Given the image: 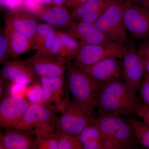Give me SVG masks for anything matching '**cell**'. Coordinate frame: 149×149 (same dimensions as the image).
<instances>
[{
    "label": "cell",
    "mask_w": 149,
    "mask_h": 149,
    "mask_svg": "<svg viewBox=\"0 0 149 149\" xmlns=\"http://www.w3.org/2000/svg\"><path fill=\"white\" fill-rule=\"evenodd\" d=\"M124 47L126 52L123 58L122 77L129 89L136 94L143 77V68L134 40L128 38Z\"/></svg>",
    "instance_id": "obj_7"
},
{
    "label": "cell",
    "mask_w": 149,
    "mask_h": 149,
    "mask_svg": "<svg viewBox=\"0 0 149 149\" xmlns=\"http://www.w3.org/2000/svg\"><path fill=\"white\" fill-rule=\"evenodd\" d=\"M27 100L31 104H44L42 90L40 81L34 83L27 92Z\"/></svg>",
    "instance_id": "obj_28"
},
{
    "label": "cell",
    "mask_w": 149,
    "mask_h": 149,
    "mask_svg": "<svg viewBox=\"0 0 149 149\" xmlns=\"http://www.w3.org/2000/svg\"><path fill=\"white\" fill-rule=\"evenodd\" d=\"M8 0H0V7L1 9L6 8Z\"/></svg>",
    "instance_id": "obj_37"
},
{
    "label": "cell",
    "mask_w": 149,
    "mask_h": 149,
    "mask_svg": "<svg viewBox=\"0 0 149 149\" xmlns=\"http://www.w3.org/2000/svg\"><path fill=\"white\" fill-rule=\"evenodd\" d=\"M79 41L80 45H100L116 47V45L97 27L94 23L72 21L69 26L63 29Z\"/></svg>",
    "instance_id": "obj_10"
},
{
    "label": "cell",
    "mask_w": 149,
    "mask_h": 149,
    "mask_svg": "<svg viewBox=\"0 0 149 149\" xmlns=\"http://www.w3.org/2000/svg\"><path fill=\"white\" fill-rule=\"evenodd\" d=\"M125 1L123 0H87L70 13L72 21L94 23L108 8Z\"/></svg>",
    "instance_id": "obj_15"
},
{
    "label": "cell",
    "mask_w": 149,
    "mask_h": 149,
    "mask_svg": "<svg viewBox=\"0 0 149 149\" xmlns=\"http://www.w3.org/2000/svg\"><path fill=\"white\" fill-rule=\"evenodd\" d=\"M141 100L125 82L117 80L108 83L101 92L96 108L99 115L114 113L128 115L138 114Z\"/></svg>",
    "instance_id": "obj_1"
},
{
    "label": "cell",
    "mask_w": 149,
    "mask_h": 149,
    "mask_svg": "<svg viewBox=\"0 0 149 149\" xmlns=\"http://www.w3.org/2000/svg\"><path fill=\"white\" fill-rule=\"evenodd\" d=\"M10 56V48L8 40L4 31L1 32L0 35V63L3 64Z\"/></svg>",
    "instance_id": "obj_29"
},
{
    "label": "cell",
    "mask_w": 149,
    "mask_h": 149,
    "mask_svg": "<svg viewBox=\"0 0 149 149\" xmlns=\"http://www.w3.org/2000/svg\"><path fill=\"white\" fill-rule=\"evenodd\" d=\"M31 103L22 96H5L0 102V126L12 128L21 119Z\"/></svg>",
    "instance_id": "obj_12"
},
{
    "label": "cell",
    "mask_w": 149,
    "mask_h": 149,
    "mask_svg": "<svg viewBox=\"0 0 149 149\" xmlns=\"http://www.w3.org/2000/svg\"><path fill=\"white\" fill-rule=\"evenodd\" d=\"M58 110L50 104H31L23 116L12 128L29 133L45 123L56 122Z\"/></svg>",
    "instance_id": "obj_6"
},
{
    "label": "cell",
    "mask_w": 149,
    "mask_h": 149,
    "mask_svg": "<svg viewBox=\"0 0 149 149\" xmlns=\"http://www.w3.org/2000/svg\"><path fill=\"white\" fill-rule=\"evenodd\" d=\"M34 15L45 23L61 30L66 29L72 22L71 13L65 6L45 5Z\"/></svg>",
    "instance_id": "obj_20"
},
{
    "label": "cell",
    "mask_w": 149,
    "mask_h": 149,
    "mask_svg": "<svg viewBox=\"0 0 149 149\" xmlns=\"http://www.w3.org/2000/svg\"><path fill=\"white\" fill-rule=\"evenodd\" d=\"M87 0H66L65 7L71 11L74 10L77 7L83 4Z\"/></svg>",
    "instance_id": "obj_33"
},
{
    "label": "cell",
    "mask_w": 149,
    "mask_h": 149,
    "mask_svg": "<svg viewBox=\"0 0 149 149\" xmlns=\"http://www.w3.org/2000/svg\"><path fill=\"white\" fill-rule=\"evenodd\" d=\"M120 59L108 58L90 66L79 68L97 82L107 84L123 78V61Z\"/></svg>",
    "instance_id": "obj_13"
},
{
    "label": "cell",
    "mask_w": 149,
    "mask_h": 149,
    "mask_svg": "<svg viewBox=\"0 0 149 149\" xmlns=\"http://www.w3.org/2000/svg\"><path fill=\"white\" fill-rule=\"evenodd\" d=\"M40 81L42 90L44 104H52L62 111L70 101L63 98L64 95L65 75L55 78L41 77Z\"/></svg>",
    "instance_id": "obj_17"
},
{
    "label": "cell",
    "mask_w": 149,
    "mask_h": 149,
    "mask_svg": "<svg viewBox=\"0 0 149 149\" xmlns=\"http://www.w3.org/2000/svg\"><path fill=\"white\" fill-rule=\"evenodd\" d=\"M9 81L7 80L1 79L0 80V100L4 96L6 88L8 85Z\"/></svg>",
    "instance_id": "obj_34"
},
{
    "label": "cell",
    "mask_w": 149,
    "mask_h": 149,
    "mask_svg": "<svg viewBox=\"0 0 149 149\" xmlns=\"http://www.w3.org/2000/svg\"><path fill=\"white\" fill-rule=\"evenodd\" d=\"M56 132L58 135L57 149H83L76 136L58 131H56Z\"/></svg>",
    "instance_id": "obj_25"
},
{
    "label": "cell",
    "mask_w": 149,
    "mask_h": 149,
    "mask_svg": "<svg viewBox=\"0 0 149 149\" xmlns=\"http://www.w3.org/2000/svg\"><path fill=\"white\" fill-rule=\"evenodd\" d=\"M76 137L83 149H106L100 131L94 121L87 125Z\"/></svg>",
    "instance_id": "obj_23"
},
{
    "label": "cell",
    "mask_w": 149,
    "mask_h": 149,
    "mask_svg": "<svg viewBox=\"0 0 149 149\" xmlns=\"http://www.w3.org/2000/svg\"><path fill=\"white\" fill-rule=\"evenodd\" d=\"M95 117L74 100L70 102L61 111L56 123L57 131L77 136Z\"/></svg>",
    "instance_id": "obj_5"
},
{
    "label": "cell",
    "mask_w": 149,
    "mask_h": 149,
    "mask_svg": "<svg viewBox=\"0 0 149 149\" xmlns=\"http://www.w3.org/2000/svg\"><path fill=\"white\" fill-rule=\"evenodd\" d=\"M125 52L124 47H113L100 45H82L73 65L80 68L90 66L108 58L123 59Z\"/></svg>",
    "instance_id": "obj_9"
},
{
    "label": "cell",
    "mask_w": 149,
    "mask_h": 149,
    "mask_svg": "<svg viewBox=\"0 0 149 149\" xmlns=\"http://www.w3.org/2000/svg\"><path fill=\"white\" fill-rule=\"evenodd\" d=\"M79 41L64 30H58L55 42L48 56L69 63L76 57L80 48Z\"/></svg>",
    "instance_id": "obj_18"
},
{
    "label": "cell",
    "mask_w": 149,
    "mask_h": 149,
    "mask_svg": "<svg viewBox=\"0 0 149 149\" xmlns=\"http://www.w3.org/2000/svg\"><path fill=\"white\" fill-rule=\"evenodd\" d=\"M4 21L6 25L20 32L33 43L37 27L40 23L34 15L21 9L7 14Z\"/></svg>",
    "instance_id": "obj_16"
},
{
    "label": "cell",
    "mask_w": 149,
    "mask_h": 149,
    "mask_svg": "<svg viewBox=\"0 0 149 149\" xmlns=\"http://www.w3.org/2000/svg\"><path fill=\"white\" fill-rule=\"evenodd\" d=\"M138 52L144 70V74L149 75V37L143 40L138 48Z\"/></svg>",
    "instance_id": "obj_27"
},
{
    "label": "cell",
    "mask_w": 149,
    "mask_h": 149,
    "mask_svg": "<svg viewBox=\"0 0 149 149\" xmlns=\"http://www.w3.org/2000/svg\"><path fill=\"white\" fill-rule=\"evenodd\" d=\"M65 84L73 100L94 116L98 99L107 85L93 79L73 65H69L65 74Z\"/></svg>",
    "instance_id": "obj_3"
},
{
    "label": "cell",
    "mask_w": 149,
    "mask_h": 149,
    "mask_svg": "<svg viewBox=\"0 0 149 149\" xmlns=\"http://www.w3.org/2000/svg\"><path fill=\"white\" fill-rule=\"evenodd\" d=\"M127 30L134 37L144 40L149 37V8L126 1L123 13Z\"/></svg>",
    "instance_id": "obj_8"
},
{
    "label": "cell",
    "mask_w": 149,
    "mask_h": 149,
    "mask_svg": "<svg viewBox=\"0 0 149 149\" xmlns=\"http://www.w3.org/2000/svg\"><path fill=\"white\" fill-rule=\"evenodd\" d=\"M136 3L149 8V0H133Z\"/></svg>",
    "instance_id": "obj_36"
},
{
    "label": "cell",
    "mask_w": 149,
    "mask_h": 149,
    "mask_svg": "<svg viewBox=\"0 0 149 149\" xmlns=\"http://www.w3.org/2000/svg\"><path fill=\"white\" fill-rule=\"evenodd\" d=\"M1 132L0 149H35L36 137L35 135L13 128H6Z\"/></svg>",
    "instance_id": "obj_19"
},
{
    "label": "cell",
    "mask_w": 149,
    "mask_h": 149,
    "mask_svg": "<svg viewBox=\"0 0 149 149\" xmlns=\"http://www.w3.org/2000/svg\"><path fill=\"white\" fill-rule=\"evenodd\" d=\"M55 28L47 23H40L33 43V49L37 53L48 55L53 47L57 37Z\"/></svg>",
    "instance_id": "obj_21"
},
{
    "label": "cell",
    "mask_w": 149,
    "mask_h": 149,
    "mask_svg": "<svg viewBox=\"0 0 149 149\" xmlns=\"http://www.w3.org/2000/svg\"><path fill=\"white\" fill-rule=\"evenodd\" d=\"M141 100L143 104L149 108V80L144 78L139 89Z\"/></svg>",
    "instance_id": "obj_30"
},
{
    "label": "cell",
    "mask_w": 149,
    "mask_h": 149,
    "mask_svg": "<svg viewBox=\"0 0 149 149\" xmlns=\"http://www.w3.org/2000/svg\"><path fill=\"white\" fill-rule=\"evenodd\" d=\"M143 77L144 78H147V79H149V75H147V74H144Z\"/></svg>",
    "instance_id": "obj_39"
},
{
    "label": "cell",
    "mask_w": 149,
    "mask_h": 149,
    "mask_svg": "<svg viewBox=\"0 0 149 149\" xmlns=\"http://www.w3.org/2000/svg\"><path fill=\"white\" fill-rule=\"evenodd\" d=\"M126 1L111 6L94 23L111 42L122 47L128 37L123 17Z\"/></svg>",
    "instance_id": "obj_4"
},
{
    "label": "cell",
    "mask_w": 149,
    "mask_h": 149,
    "mask_svg": "<svg viewBox=\"0 0 149 149\" xmlns=\"http://www.w3.org/2000/svg\"><path fill=\"white\" fill-rule=\"evenodd\" d=\"M134 130L139 143L143 146L149 149V126L145 123L134 118L129 120Z\"/></svg>",
    "instance_id": "obj_24"
},
{
    "label": "cell",
    "mask_w": 149,
    "mask_h": 149,
    "mask_svg": "<svg viewBox=\"0 0 149 149\" xmlns=\"http://www.w3.org/2000/svg\"><path fill=\"white\" fill-rule=\"evenodd\" d=\"M40 3H42L43 4L45 5H52V0H38Z\"/></svg>",
    "instance_id": "obj_38"
},
{
    "label": "cell",
    "mask_w": 149,
    "mask_h": 149,
    "mask_svg": "<svg viewBox=\"0 0 149 149\" xmlns=\"http://www.w3.org/2000/svg\"><path fill=\"white\" fill-rule=\"evenodd\" d=\"M4 31L9 45L10 56L16 58L33 49L32 42L12 27L6 25Z\"/></svg>",
    "instance_id": "obj_22"
},
{
    "label": "cell",
    "mask_w": 149,
    "mask_h": 149,
    "mask_svg": "<svg viewBox=\"0 0 149 149\" xmlns=\"http://www.w3.org/2000/svg\"><path fill=\"white\" fill-rule=\"evenodd\" d=\"M66 0H52V5L59 6H65Z\"/></svg>",
    "instance_id": "obj_35"
},
{
    "label": "cell",
    "mask_w": 149,
    "mask_h": 149,
    "mask_svg": "<svg viewBox=\"0 0 149 149\" xmlns=\"http://www.w3.org/2000/svg\"><path fill=\"white\" fill-rule=\"evenodd\" d=\"M94 122L100 131L106 149L136 148L139 142L133 126L120 114L108 113L99 115Z\"/></svg>",
    "instance_id": "obj_2"
},
{
    "label": "cell",
    "mask_w": 149,
    "mask_h": 149,
    "mask_svg": "<svg viewBox=\"0 0 149 149\" xmlns=\"http://www.w3.org/2000/svg\"><path fill=\"white\" fill-rule=\"evenodd\" d=\"M23 0H8L6 8L10 12L22 9Z\"/></svg>",
    "instance_id": "obj_31"
},
{
    "label": "cell",
    "mask_w": 149,
    "mask_h": 149,
    "mask_svg": "<svg viewBox=\"0 0 149 149\" xmlns=\"http://www.w3.org/2000/svg\"><path fill=\"white\" fill-rule=\"evenodd\" d=\"M138 115L142 118L144 122L149 126V108L145 106L143 104L141 103Z\"/></svg>",
    "instance_id": "obj_32"
},
{
    "label": "cell",
    "mask_w": 149,
    "mask_h": 149,
    "mask_svg": "<svg viewBox=\"0 0 149 149\" xmlns=\"http://www.w3.org/2000/svg\"><path fill=\"white\" fill-rule=\"evenodd\" d=\"M0 73L1 79L16 84L27 85L40 81V77L24 61H7L3 64Z\"/></svg>",
    "instance_id": "obj_14"
},
{
    "label": "cell",
    "mask_w": 149,
    "mask_h": 149,
    "mask_svg": "<svg viewBox=\"0 0 149 149\" xmlns=\"http://www.w3.org/2000/svg\"><path fill=\"white\" fill-rule=\"evenodd\" d=\"M58 135L53 133L36 137L35 149H57Z\"/></svg>",
    "instance_id": "obj_26"
},
{
    "label": "cell",
    "mask_w": 149,
    "mask_h": 149,
    "mask_svg": "<svg viewBox=\"0 0 149 149\" xmlns=\"http://www.w3.org/2000/svg\"><path fill=\"white\" fill-rule=\"evenodd\" d=\"M24 61L40 78L64 76L70 65L57 58L37 53Z\"/></svg>",
    "instance_id": "obj_11"
}]
</instances>
